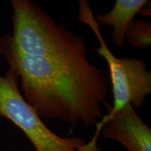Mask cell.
Wrapping results in <instances>:
<instances>
[{
  "instance_id": "cell-3",
  "label": "cell",
  "mask_w": 151,
  "mask_h": 151,
  "mask_svg": "<svg viewBox=\"0 0 151 151\" xmlns=\"http://www.w3.org/2000/svg\"><path fill=\"white\" fill-rule=\"evenodd\" d=\"M18 78L9 69L0 73V118L11 120L32 143L36 151H100L98 136L86 142L81 137H61L43 123L20 92Z\"/></svg>"
},
{
  "instance_id": "cell-5",
  "label": "cell",
  "mask_w": 151,
  "mask_h": 151,
  "mask_svg": "<svg viewBox=\"0 0 151 151\" xmlns=\"http://www.w3.org/2000/svg\"><path fill=\"white\" fill-rule=\"evenodd\" d=\"M104 137L122 144L127 151H151V129L137 115L131 103L98 122Z\"/></svg>"
},
{
  "instance_id": "cell-7",
  "label": "cell",
  "mask_w": 151,
  "mask_h": 151,
  "mask_svg": "<svg viewBox=\"0 0 151 151\" xmlns=\"http://www.w3.org/2000/svg\"><path fill=\"white\" fill-rule=\"evenodd\" d=\"M128 43L134 48L148 49L151 46V23L148 20H133L126 34Z\"/></svg>"
},
{
  "instance_id": "cell-2",
  "label": "cell",
  "mask_w": 151,
  "mask_h": 151,
  "mask_svg": "<svg viewBox=\"0 0 151 151\" xmlns=\"http://www.w3.org/2000/svg\"><path fill=\"white\" fill-rule=\"evenodd\" d=\"M13 32L9 38L19 51L29 55L63 60H88L81 36L57 23L30 0H11Z\"/></svg>"
},
{
  "instance_id": "cell-6",
  "label": "cell",
  "mask_w": 151,
  "mask_h": 151,
  "mask_svg": "<svg viewBox=\"0 0 151 151\" xmlns=\"http://www.w3.org/2000/svg\"><path fill=\"white\" fill-rule=\"evenodd\" d=\"M148 2V0H116L109 13L99 14L94 18L99 25L107 24L113 27L111 41L118 48H123L130 24Z\"/></svg>"
},
{
  "instance_id": "cell-1",
  "label": "cell",
  "mask_w": 151,
  "mask_h": 151,
  "mask_svg": "<svg viewBox=\"0 0 151 151\" xmlns=\"http://www.w3.org/2000/svg\"><path fill=\"white\" fill-rule=\"evenodd\" d=\"M0 55L20 79L22 96L41 120L96 124L104 116L102 104L109 81L103 69L88 60H63L29 55L0 40Z\"/></svg>"
},
{
  "instance_id": "cell-4",
  "label": "cell",
  "mask_w": 151,
  "mask_h": 151,
  "mask_svg": "<svg viewBox=\"0 0 151 151\" xmlns=\"http://www.w3.org/2000/svg\"><path fill=\"white\" fill-rule=\"evenodd\" d=\"M78 5V21L87 24L94 33L100 43L94 50L104 58L109 68L113 105L111 106L106 101L107 114L116 112L127 103L136 109L142 107L151 93V72L145 62L139 58H116L106 44L88 1L80 0Z\"/></svg>"
}]
</instances>
